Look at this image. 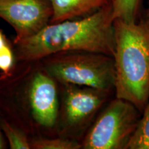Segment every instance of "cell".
Returning a JSON list of instances; mask_svg holds the SVG:
<instances>
[{
  "instance_id": "cell-1",
  "label": "cell",
  "mask_w": 149,
  "mask_h": 149,
  "mask_svg": "<svg viewBox=\"0 0 149 149\" xmlns=\"http://www.w3.org/2000/svg\"><path fill=\"white\" fill-rule=\"evenodd\" d=\"M60 91L40 60L16 61L0 73V117L31 138L57 135Z\"/></svg>"
},
{
  "instance_id": "cell-2",
  "label": "cell",
  "mask_w": 149,
  "mask_h": 149,
  "mask_svg": "<svg viewBox=\"0 0 149 149\" xmlns=\"http://www.w3.org/2000/svg\"><path fill=\"white\" fill-rule=\"evenodd\" d=\"M16 61H37L56 53L89 51L113 57L112 3L90 15L50 23L33 36L13 41Z\"/></svg>"
},
{
  "instance_id": "cell-3",
  "label": "cell",
  "mask_w": 149,
  "mask_h": 149,
  "mask_svg": "<svg viewBox=\"0 0 149 149\" xmlns=\"http://www.w3.org/2000/svg\"><path fill=\"white\" fill-rule=\"evenodd\" d=\"M115 97L143 111L149 100V24L114 21Z\"/></svg>"
},
{
  "instance_id": "cell-4",
  "label": "cell",
  "mask_w": 149,
  "mask_h": 149,
  "mask_svg": "<svg viewBox=\"0 0 149 149\" xmlns=\"http://www.w3.org/2000/svg\"><path fill=\"white\" fill-rule=\"evenodd\" d=\"M42 66L58 84L114 91V58L89 51L56 53L40 59Z\"/></svg>"
},
{
  "instance_id": "cell-5",
  "label": "cell",
  "mask_w": 149,
  "mask_h": 149,
  "mask_svg": "<svg viewBox=\"0 0 149 149\" xmlns=\"http://www.w3.org/2000/svg\"><path fill=\"white\" fill-rule=\"evenodd\" d=\"M138 111L130 102L115 97L87 130L81 149H126L139 120Z\"/></svg>"
},
{
  "instance_id": "cell-6",
  "label": "cell",
  "mask_w": 149,
  "mask_h": 149,
  "mask_svg": "<svg viewBox=\"0 0 149 149\" xmlns=\"http://www.w3.org/2000/svg\"><path fill=\"white\" fill-rule=\"evenodd\" d=\"M59 85L60 100L57 135L81 142L93 117L111 92L74 84Z\"/></svg>"
},
{
  "instance_id": "cell-7",
  "label": "cell",
  "mask_w": 149,
  "mask_h": 149,
  "mask_svg": "<svg viewBox=\"0 0 149 149\" xmlns=\"http://www.w3.org/2000/svg\"><path fill=\"white\" fill-rule=\"evenodd\" d=\"M53 14L50 0H0V18L15 31V41L40 32L51 23Z\"/></svg>"
},
{
  "instance_id": "cell-8",
  "label": "cell",
  "mask_w": 149,
  "mask_h": 149,
  "mask_svg": "<svg viewBox=\"0 0 149 149\" xmlns=\"http://www.w3.org/2000/svg\"><path fill=\"white\" fill-rule=\"evenodd\" d=\"M53 14L51 23L90 15L111 4L113 0H50Z\"/></svg>"
},
{
  "instance_id": "cell-9",
  "label": "cell",
  "mask_w": 149,
  "mask_h": 149,
  "mask_svg": "<svg viewBox=\"0 0 149 149\" xmlns=\"http://www.w3.org/2000/svg\"><path fill=\"white\" fill-rule=\"evenodd\" d=\"M0 126L10 149H32L31 137L21 128L1 117Z\"/></svg>"
},
{
  "instance_id": "cell-10",
  "label": "cell",
  "mask_w": 149,
  "mask_h": 149,
  "mask_svg": "<svg viewBox=\"0 0 149 149\" xmlns=\"http://www.w3.org/2000/svg\"><path fill=\"white\" fill-rule=\"evenodd\" d=\"M32 149H80L81 142L66 137L56 135L53 137H35L31 138Z\"/></svg>"
},
{
  "instance_id": "cell-11",
  "label": "cell",
  "mask_w": 149,
  "mask_h": 149,
  "mask_svg": "<svg viewBox=\"0 0 149 149\" xmlns=\"http://www.w3.org/2000/svg\"><path fill=\"white\" fill-rule=\"evenodd\" d=\"M126 149H149V100Z\"/></svg>"
},
{
  "instance_id": "cell-12",
  "label": "cell",
  "mask_w": 149,
  "mask_h": 149,
  "mask_svg": "<svg viewBox=\"0 0 149 149\" xmlns=\"http://www.w3.org/2000/svg\"><path fill=\"white\" fill-rule=\"evenodd\" d=\"M140 0H113L112 15L113 20L126 22H136Z\"/></svg>"
},
{
  "instance_id": "cell-13",
  "label": "cell",
  "mask_w": 149,
  "mask_h": 149,
  "mask_svg": "<svg viewBox=\"0 0 149 149\" xmlns=\"http://www.w3.org/2000/svg\"><path fill=\"white\" fill-rule=\"evenodd\" d=\"M16 64V57L13 42L0 48V73L7 74Z\"/></svg>"
},
{
  "instance_id": "cell-14",
  "label": "cell",
  "mask_w": 149,
  "mask_h": 149,
  "mask_svg": "<svg viewBox=\"0 0 149 149\" xmlns=\"http://www.w3.org/2000/svg\"><path fill=\"white\" fill-rule=\"evenodd\" d=\"M10 42L8 40V39L7 38L6 36L3 31L1 29H0V48L7 45Z\"/></svg>"
},
{
  "instance_id": "cell-15",
  "label": "cell",
  "mask_w": 149,
  "mask_h": 149,
  "mask_svg": "<svg viewBox=\"0 0 149 149\" xmlns=\"http://www.w3.org/2000/svg\"><path fill=\"white\" fill-rule=\"evenodd\" d=\"M7 146H8V142L0 126V149H5L7 148Z\"/></svg>"
},
{
  "instance_id": "cell-16",
  "label": "cell",
  "mask_w": 149,
  "mask_h": 149,
  "mask_svg": "<svg viewBox=\"0 0 149 149\" xmlns=\"http://www.w3.org/2000/svg\"><path fill=\"white\" fill-rule=\"evenodd\" d=\"M145 20H146V21L149 24V8H148V11H147V13H146V19H145Z\"/></svg>"
}]
</instances>
